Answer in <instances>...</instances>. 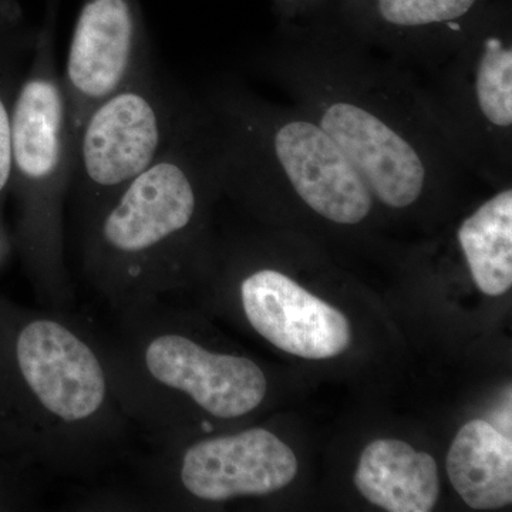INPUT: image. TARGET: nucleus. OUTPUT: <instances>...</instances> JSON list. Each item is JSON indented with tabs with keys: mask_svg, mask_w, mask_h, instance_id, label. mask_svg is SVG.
Instances as JSON below:
<instances>
[{
	"mask_svg": "<svg viewBox=\"0 0 512 512\" xmlns=\"http://www.w3.org/2000/svg\"><path fill=\"white\" fill-rule=\"evenodd\" d=\"M255 63L332 138L384 210L419 207L467 167L429 89L342 29L286 25Z\"/></svg>",
	"mask_w": 512,
	"mask_h": 512,
	"instance_id": "obj_1",
	"label": "nucleus"
},
{
	"mask_svg": "<svg viewBox=\"0 0 512 512\" xmlns=\"http://www.w3.org/2000/svg\"><path fill=\"white\" fill-rule=\"evenodd\" d=\"M101 340L63 309L0 296V463L84 476L128 439Z\"/></svg>",
	"mask_w": 512,
	"mask_h": 512,
	"instance_id": "obj_2",
	"label": "nucleus"
},
{
	"mask_svg": "<svg viewBox=\"0 0 512 512\" xmlns=\"http://www.w3.org/2000/svg\"><path fill=\"white\" fill-rule=\"evenodd\" d=\"M222 191L204 100L163 156L79 224L87 282L117 312L163 301L201 256L212 198Z\"/></svg>",
	"mask_w": 512,
	"mask_h": 512,
	"instance_id": "obj_3",
	"label": "nucleus"
},
{
	"mask_svg": "<svg viewBox=\"0 0 512 512\" xmlns=\"http://www.w3.org/2000/svg\"><path fill=\"white\" fill-rule=\"evenodd\" d=\"M214 128L222 191L256 205L295 201L335 227L355 228L377 202L332 138L295 104L234 83L202 97Z\"/></svg>",
	"mask_w": 512,
	"mask_h": 512,
	"instance_id": "obj_4",
	"label": "nucleus"
},
{
	"mask_svg": "<svg viewBox=\"0 0 512 512\" xmlns=\"http://www.w3.org/2000/svg\"><path fill=\"white\" fill-rule=\"evenodd\" d=\"M117 313V335L100 339L111 386L131 426L157 447L177 443L185 407L214 426L211 419H239L264 402V370L202 345L181 330L164 299Z\"/></svg>",
	"mask_w": 512,
	"mask_h": 512,
	"instance_id": "obj_5",
	"label": "nucleus"
},
{
	"mask_svg": "<svg viewBox=\"0 0 512 512\" xmlns=\"http://www.w3.org/2000/svg\"><path fill=\"white\" fill-rule=\"evenodd\" d=\"M60 0H47L35 52L12 119L9 197L16 248L30 284L49 308L64 309L72 281L64 261V204L72 191L74 143L62 72L56 62Z\"/></svg>",
	"mask_w": 512,
	"mask_h": 512,
	"instance_id": "obj_6",
	"label": "nucleus"
},
{
	"mask_svg": "<svg viewBox=\"0 0 512 512\" xmlns=\"http://www.w3.org/2000/svg\"><path fill=\"white\" fill-rule=\"evenodd\" d=\"M195 103L150 64L90 110L74 140L77 224L163 156Z\"/></svg>",
	"mask_w": 512,
	"mask_h": 512,
	"instance_id": "obj_7",
	"label": "nucleus"
},
{
	"mask_svg": "<svg viewBox=\"0 0 512 512\" xmlns=\"http://www.w3.org/2000/svg\"><path fill=\"white\" fill-rule=\"evenodd\" d=\"M429 90L467 167L507 181L512 165V16L494 0Z\"/></svg>",
	"mask_w": 512,
	"mask_h": 512,
	"instance_id": "obj_8",
	"label": "nucleus"
},
{
	"mask_svg": "<svg viewBox=\"0 0 512 512\" xmlns=\"http://www.w3.org/2000/svg\"><path fill=\"white\" fill-rule=\"evenodd\" d=\"M298 474L295 453L259 427L187 444L170 457L158 451L148 468L151 487L175 480L185 494L207 503L274 494Z\"/></svg>",
	"mask_w": 512,
	"mask_h": 512,
	"instance_id": "obj_9",
	"label": "nucleus"
},
{
	"mask_svg": "<svg viewBox=\"0 0 512 512\" xmlns=\"http://www.w3.org/2000/svg\"><path fill=\"white\" fill-rule=\"evenodd\" d=\"M150 64L138 0H83L62 72L73 143L90 110Z\"/></svg>",
	"mask_w": 512,
	"mask_h": 512,
	"instance_id": "obj_10",
	"label": "nucleus"
},
{
	"mask_svg": "<svg viewBox=\"0 0 512 512\" xmlns=\"http://www.w3.org/2000/svg\"><path fill=\"white\" fill-rule=\"evenodd\" d=\"M494 0H329L339 29L399 63L437 67Z\"/></svg>",
	"mask_w": 512,
	"mask_h": 512,
	"instance_id": "obj_11",
	"label": "nucleus"
},
{
	"mask_svg": "<svg viewBox=\"0 0 512 512\" xmlns=\"http://www.w3.org/2000/svg\"><path fill=\"white\" fill-rule=\"evenodd\" d=\"M239 299L251 328L286 353L329 359L350 345L346 316L278 269L266 266L245 275Z\"/></svg>",
	"mask_w": 512,
	"mask_h": 512,
	"instance_id": "obj_12",
	"label": "nucleus"
},
{
	"mask_svg": "<svg viewBox=\"0 0 512 512\" xmlns=\"http://www.w3.org/2000/svg\"><path fill=\"white\" fill-rule=\"evenodd\" d=\"M355 484L370 503L390 512H430L439 500L436 461L402 440L370 443L360 457Z\"/></svg>",
	"mask_w": 512,
	"mask_h": 512,
	"instance_id": "obj_13",
	"label": "nucleus"
},
{
	"mask_svg": "<svg viewBox=\"0 0 512 512\" xmlns=\"http://www.w3.org/2000/svg\"><path fill=\"white\" fill-rule=\"evenodd\" d=\"M447 474L473 510H495L512 501V441L487 420L458 431L447 456Z\"/></svg>",
	"mask_w": 512,
	"mask_h": 512,
	"instance_id": "obj_14",
	"label": "nucleus"
},
{
	"mask_svg": "<svg viewBox=\"0 0 512 512\" xmlns=\"http://www.w3.org/2000/svg\"><path fill=\"white\" fill-rule=\"evenodd\" d=\"M457 242L477 288L500 296L512 285V190L505 185L461 221Z\"/></svg>",
	"mask_w": 512,
	"mask_h": 512,
	"instance_id": "obj_15",
	"label": "nucleus"
},
{
	"mask_svg": "<svg viewBox=\"0 0 512 512\" xmlns=\"http://www.w3.org/2000/svg\"><path fill=\"white\" fill-rule=\"evenodd\" d=\"M39 29L29 25L18 0H0V234L3 210L9 197L12 119L37 43Z\"/></svg>",
	"mask_w": 512,
	"mask_h": 512,
	"instance_id": "obj_16",
	"label": "nucleus"
},
{
	"mask_svg": "<svg viewBox=\"0 0 512 512\" xmlns=\"http://www.w3.org/2000/svg\"><path fill=\"white\" fill-rule=\"evenodd\" d=\"M30 474L0 463V511L23 510L32 497Z\"/></svg>",
	"mask_w": 512,
	"mask_h": 512,
	"instance_id": "obj_17",
	"label": "nucleus"
},
{
	"mask_svg": "<svg viewBox=\"0 0 512 512\" xmlns=\"http://www.w3.org/2000/svg\"><path fill=\"white\" fill-rule=\"evenodd\" d=\"M279 18L286 25H299L302 20L313 19L328 6L329 0H272Z\"/></svg>",
	"mask_w": 512,
	"mask_h": 512,
	"instance_id": "obj_18",
	"label": "nucleus"
}]
</instances>
